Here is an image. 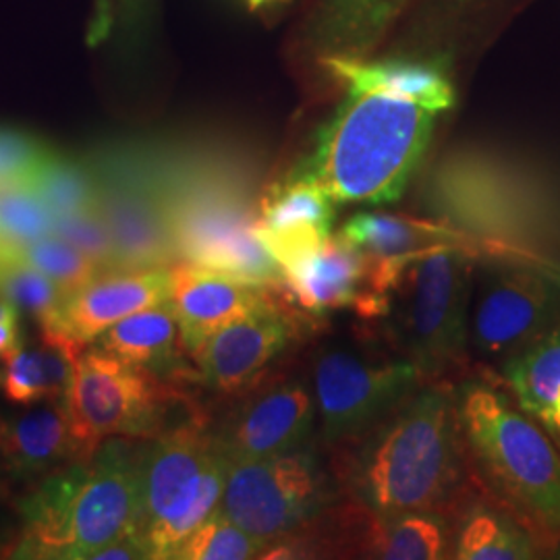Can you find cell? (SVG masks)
Returning <instances> with one entry per match:
<instances>
[{
	"label": "cell",
	"instance_id": "1",
	"mask_svg": "<svg viewBox=\"0 0 560 560\" xmlns=\"http://www.w3.org/2000/svg\"><path fill=\"white\" fill-rule=\"evenodd\" d=\"M326 67L345 94L293 175L316 183L335 203L400 200L436 120L455 104L453 83L407 60L332 57Z\"/></svg>",
	"mask_w": 560,
	"mask_h": 560
},
{
	"label": "cell",
	"instance_id": "2",
	"mask_svg": "<svg viewBox=\"0 0 560 560\" xmlns=\"http://www.w3.org/2000/svg\"><path fill=\"white\" fill-rule=\"evenodd\" d=\"M347 499L372 513L455 509L474 486L460 432L455 386L421 382L355 441L332 451Z\"/></svg>",
	"mask_w": 560,
	"mask_h": 560
},
{
	"label": "cell",
	"instance_id": "3",
	"mask_svg": "<svg viewBox=\"0 0 560 560\" xmlns=\"http://www.w3.org/2000/svg\"><path fill=\"white\" fill-rule=\"evenodd\" d=\"M481 252L432 247L399 258H370L365 291L355 303L361 320L382 322L402 360L423 381L469 360V303Z\"/></svg>",
	"mask_w": 560,
	"mask_h": 560
},
{
	"label": "cell",
	"instance_id": "4",
	"mask_svg": "<svg viewBox=\"0 0 560 560\" xmlns=\"http://www.w3.org/2000/svg\"><path fill=\"white\" fill-rule=\"evenodd\" d=\"M143 444L102 442L92 460L52 471L20 502L23 532L15 559H94L110 541L140 536Z\"/></svg>",
	"mask_w": 560,
	"mask_h": 560
},
{
	"label": "cell",
	"instance_id": "5",
	"mask_svg": "<svg viewBox=\"0 0 560 560\" xmlns=\"http://www.w3.org/2000/svg\"><path fill=\"white\" fill-rule=\"evenodd\" d=\"M474 483L540 540L560 546V451L513 397L481 378L455 386Z\"/></svg>",
	"mask_w": 560,
	"mask_h": 560
},
{
	"label": "cell",
	"instance_id": "6",
	"mask_svg": "<svg viewBox=\"0 0 560 560\" xmlns=\"http://www.w3.org/2000/svg\"><path fill=\"white\" fill-rule=\"evenodd\" d=\"M226 474L229 459L201 418L143 444L140 536L150 559H175L180 544L219 511Z\"/></svg>",
	"mask_w": 560,
	"mask_h": 560
},
{
	"label": "cell",
	"instance_id": "7",
	"mask_svg": "<svg viewBox=\"0 0 560 560\" xmlns=\"http://www.w3.org/2000/svg\"><path fill=\"white\" fill-rule=\"evenodd\" d=\"M559 324L560 266L511 243L478 256L469 353L501 368Z\"/></svg>",
	"mask_w": 560,
	"mask_h": 560
},
{
	"label": "cell",
	"instance_id": "8",
	"mask_svg": "<svg viewBox=\"0 0 560 560\" xmlns=\"http://www.w3.org/2000/svg\"><path fill=\"white\" fill-rule=\"evenodd\" d=\"M164 196L179 261L226 277L282 287V270L258 237L252 203L217 180H164Z\"/></svg>",
	"mask_w": 560,
	"mask_h": 560
},
{
	"label": "cell",
	"instance_id": "9",
	"mask_svg": "<svg viewBox=\"0 0 560 560\" xmlns=\"http://www.w3.org/2000/svg\"><path fill=\"white\" fill-rule=\"evenodd\" d=\"M185 400L177 382L164 381L98 347L83 351L69 395L78 460L94 459L102 442L115 436H161L171 430L166 425L171 409Z\"/></svg>",
	"mask_w": 560,
	"mask_h": 560
},
{
	"label": "cell",
	"instance_id": "10",
	"mask_svg": "<svg viewBox=\"0 0 560 560\" xmlns=\"http://www.w3.org/2000/svg\"><path fill=\"white\" fill-rule=\"evenodd\" d=\"M335 471L312 444L261 459L229 460L221 513L260 540H282L340 501Z\"/></svg>",
	"mask_w": 560,
	"mask_h": 560
},
{
	"label": "cell",
	"instance_id": "11",
	"mask_svg": "<svg viewBox=\"0 0 560 560\" xmlns=\"http://www.w3.org/2000/svg\"><path fill=\"white\" fill-rule=\"evenodd\" d=\"M310 381L320 439L330 451L355 441L421 382H428L411 361L374 360L335 345L316 351Z\"/></svg>",
	"mask_w": 560,
	"mask_h": 560
},
{
	"label": "cell",
	"instance_id": "12",
	"mask_svg": "<svg viewBox=\"0 0 560 560\" xmlns=\"http://www.w3.org/2000/svg\"><path fill=\"white\" fill-rule=\"evenodd\" d=\"M98 212L106 222L117 270L171 268L179 261L166 210L164 179L131 156H113L96 171Z\"/></svg>",
	"mask_w": 560,
	"mask_h": 560
},
{
	"label": "cell",
	"instance_id": "13",
	"mask_svg": "<svg viewBox=\"0 0 560 560\" xmlns=\"http://www.w3.org/2000/svg\"><path fill=\"white\" fill-rule=\"evenodd\" d=\"M243 395L214 432L226 459L275 457L312 444L318 409L310 374L261 378Z\"/></svg>",
	"mask_w": 560,
	"mask_h": 560
},
{
	"label": "cell",
	"instance_id": "14",
	"mask_svg": "<svg viewBox=\"0 0 560 560\" xmlns=\"http://www.w3.org/2000/svg\"><path fill=\"white\" fill-rule=\"evenodd\" d=\"M432 206L453 226L476 237L517 245L529 226L520 189L502 171L480 161L448 162L432 185Z\"/></svg>",
	"mask_w": 560,
	"mask_h": 560
},
{
	"label": "cell",
	"instance_id": "15",
	"mask_svg": "<svg viewBox=\"0 0 560 560\" xmlns=\"http://www.w3.org/2000/svg\"><path fill=\"white\" fill-rule=\"evenodd\" d=\"M295 335V320L280 303L233 322L198 353L201 382L221 395H243L264 378Z\"/></svg>",
	"mask_w": 560,
	"mask_h": 560
},
{
	"label": "cell",
	"instance_id": "16",
	"mask_svg": "<svg viewBox=\"0 0 560 560\" xmlns=\"http://www.w3.org/2000/svg\"><path fill=\"white\" fill-rule=\"evenodd\" d=\"M171 272L173 293L168 301L179 322L183 345L194 360L224 326L277 305L275 291L282 289L249 284L187 261L173 264Z\"/></svg>",
	"mask_w": 560,
	"mask_h": 560
},
{
	"label": "cell",
	"instance_id": "17",
	"mask_svg": "<svg viewBox=\"0 0 560 560\" xmlns=\"http://www.w3.org/2000/svg\"><path fill=\"white\" fill-rule=\"evenodd\" d=\"M171 268L102 272L98 279L65 298L59 330L88 345L122 318L171 300Z\"/></svg>",
	"mask_w": 560,
	"mask_h": 560
},
{
	"label": "cell",
	"instance_id": "18",
	"mask_svg": "<svg viewBox=\"0 0 560 560\" xmlns=\"http://www.w3.org/2000/svg\"><path fill=\"white\" fill-rule=\"evenodd\" d=\"M0 457L20 478L57 471L78 460L69 399L44 400L30 411L0 416Z\"/></svg>",
	"mask_w": 560,
	"mask_h": 560
},
{
	"label": "cell",
	"instance_id": "19",
	"mask_svg": "<svg viewBox=\"0 0 560 560\" xmlns=\"http://www.w3.org/2000/svg\"><path fill=\"white\" fill-rule=\"evenodd\" d=\"M451 520L455 560H532L544 552L540 540L476 483L455 504Z\"/></svg>",
	"mask_w": 560,
	"mask_h": 560
},
{
	"label": "cell",
	"instance_id": "20",
	"mask_svg": "<svg viewBox=\"0 0 560 560\" xmlns=\"http://www.w3.org/2000/svg\"><path fill=\"white\" fill-rule=\"evenodd\" d=\"M83 347L59 328H40L34 342L21 340L2 360L4 397L18 405L69 399Z\"/></svg>",
	"mask_w": 560,
	"mask_h": 560
},
{
	"label": "cell",
	"instance_id": "21",
	"mask_svg": "<svg viewBox=\"0 0 560 560\" xmlns=\"http://www.w3.org/2000/svg\"><path fill=\"white\" fill-rule=\"evenodd\" d=\"M370 272V258L358 247L332 235L314 256L282 270V289L312 312L353 307Z\"/></svg>",
	"mask_w": 560,
	"mask_h": 560
},
{
	"label": "cell",
	"instance_id": "22",
	"mask_svg": "<svg viewBox=\"0 0 560 560\" xmlns=\"http://www.w3.org/2000/svg\"><path fill=\"white\" fill-rule=\"evenodd\" d=\"M337 237L370 258H399L432 247H467L486 254L490 240L465 233L453 224L418 221L386 212H358L340 226Z\"/></svg>",
	"mask_w": 560,
	"mask_h": 560
},
{
	"label": "cell",
	"instance_id": "23",
	"mask_svg": "<svg viewBox=\"0 0 560 560\" xmlns=\"http://www.w3.org/2000/svg\"><path fill=\"white\" fill-rule=\"evenodd\" d=\"M98 349L145 368L164 381L180 378L185 345L171 301L145 307L113 324L98 337ZM189 355V353H187Z\"/></svg>",
	"mask_w": 560,
	"mask_h": 560
},
{
	"label": "cell",
	"instance_id": "24",
	"mask_svg": "<svg viewBox=\"0 0 560 560\" xmlns=\"http://www.w3.org/2000/svg\"><path fill=\"white\" fill-rule=\"evenodd\" d=\"M499 370L504 390L560 451V324Z\"/></svg>",
	"mask_w": 560,
	"mask_h": 560
},
{
	"label": "cell",
	"instance_id": "25",
	"mask_svg": "<svg viewBox=\"0 0 560 560\" xmlns=\"http://www.w3.org/2000/svg\"><path fill=\"white\" fill-rule=\"evenodd\" d=\"M0 298L32 316L40 328H59L65 293L9 245L0 252Z\"/></svg>",
	"mask_w": 560,
	"mask_h": 560
},
{
	"label": "cell",
	"instance_id": "26",
	"mask_svg": "<svg viewBox=\"0 0 560 560\" xmlns=\"http://www.w3.org/2000/svg\"><path fill=\"white\" fill-rule=\"evenodd\" d=\"M32 185L52 212L55 221L98 208L96 173L57 152L44 161Z\"/></svg>",
	"mask_w": 560,
	"mask_h": 560
},
{
	"label": "cell",
	"instance_id": "27",
	"mask_svg": "<svg viewBox=\"0 0 560 560\" xmlns=\"http://www.w3.org/2000/svg\"><path fill=\"white\" fill-rule=\"evenodd\" d=\"M301 224L332 233L335 201L316 183L291 175V179L261 206L260 226L284 229Z\"/></svg>",
	"mask_w": 560,
	"mask_h": 560
},
{
	"label": "cell",
	"instance_id": "28",
	"mask_svg": "<svg viewBox=\"0 0 560 560\" xmlns=\"http://www.w3.org/2000/svg\"><path fill=\"white\" fill-rule=\"evenodd\" d=\"M266 548L268 541L252 536L219 509L180 544L175 560L261 559Z\"/></svg>",
	"mask_w": 560,
	"mask_h": 560
},
{
	"label": "cell",
	"instance_id": "29",
	"mask_svg": "<svg viewBox=\"0 0 560 560\" xmlns=\"http://www.w3.org/2000/svg\"><path fill=\"white\" fill-rule=\"evenodd\" d=\"M15 252L48 279L55 280L65 298L73 295L104 272L96 261L55 233L15 247Z\"/></svg>",
	"mask_w": 560,
	"mask_h": 560
},
{
	"label": "cell",
	"instance_id": "30",
	"mask_svg": "<svg viewBox=\"0 0 560 560\" xmlns=\"http://www.w3.org/2000/svg\"><path fill=\"white\" fill-rule=\"evenodd\" d=\"M55 233V217L32 183L0 187V241L21 247Z\"/></svg>",
	"mask_w": 560,
	"mask_h": 560
},
{
	"label": "cell",
	"instance_id": "31",
	"mask_svg": "<svg viewBox=\"0 0 560 560\" xmlns=\"http://www.w3.org/2000/svg\"><path fill=\"white\" fill-rule=\"evenodd\" d=\"M55 235L78 247L88 258L96 261L104 272L117 270L113 237L98 208L55 221Z\"/></svg>",
	"mask_w": 560,
	"mask_h": 560
},
{
	"label": "cell",
	"instance_id": "32",
	"mask_svg": "<svg viewBox=\"0 0 560 560\" xmlns=\"http://www.w3.org/2000/svg\"><path fill=\"white\" fill-rule=\"evenodd\" d=\"M50 154L52 150L32 133L0 125V187L32 183Z\"/></svg>",
	"mask_w": 560,
	"mask_h": 560
},
{
	"label": "cell",
	"instance_id": "33",
	"mask_svg": "<svg viewBox=\"0 0 560 560\" xmlns=\"http://www.w3.org/2000/svg\"><path fill=\"white\" fill-rule=\"evenodd\" d=\"M258 237L268 254L277 260L280 270L293 268L300 261L314 256L332 237V233L301 224V226H284V229H266L258 222Z\"/></svg>",
	"mask_w": 560,
	"mask_h": 560
},
{
	"label": "cell",
	"instance_id": "34",
	"mask_svg": "<svg viewBox=\"0 0 560 560\" xmlns=\"http://www.w3.org/2000/svg\"><path fill=\"white\" fill-rule=\"evenodd\" d=\"M258 2H266V0H252V4H258Z\"/></svg>",
	"mask_w": 560,
	"mask_h": 560
},
{
	"label": "cell",
	"instance_id": "35",
	"mask_svg": "<svg viewBox=\"0 0 560 560\" xmlns=\"http://www.w3.org/2000/svg\"><path fill=\"white\" fill-rule=\"evenodd\" d=\"M2 247H4V243H2V241H0V252H2Z\"/></svg>",
	"mask_w": 560,
	"mask_h": 560
},
{
	"label": "cell",
	"instance_id": "36",
	"mask_svg": "<svg viewBox=\"0 0 560 560\" xmlns=\"http://www.w3.org/2000/svg\"><path fill=\"white\" fill-rule=\"evenodd\" d=\"M129 2H133V0H129Z\"/></svg>",
	"mask_w": 560,
	"mask_h": 560
}]
</instances>
